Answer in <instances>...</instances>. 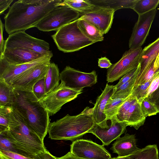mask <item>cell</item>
<instances>
[{
  "instance_id": "6da1fadb",
  "label": "cell",
  "mask_w": 159,
  "mask_h": 159,
  "mask_svg": "<svg viewBox=\"0 0 159 159\" xmlns=\"http://www.w3.org/2000/svg\"><path fill=\"white\" fill-rule=\"evenodd\" d=\"M63 3L61 0H19L9 7L4 17V26L9 35L35 27L57 6Z\"/></svg>"
},
{
  "instance_id": "7a4b0ae2",
  "label": "cell",
  "mask_w": 159,
  "mask_h": 159,
  "mask_svg": "<svg viewBox=\"0 0 159 159\" xmlns=\"http://www.w3.org/2000/svg\"><path fill=\"white\" fill-rule=\"evenodd\" d=\"M15 95L12 107L19 113L33 131L43 142L50 122L48 111L43 107L32 91L14 89Z\"/></svg>"
},
{
  "instance_id": "3957f363",
  "label": "cell",
  "mask_w": 159,
  "mask_h": 159,
  "mask_svg": "<svg viewBox=\"0 0 159 159\" xmlns=\"http://www.w3.org/2000/svg\"><path fill=\"white\" fill-rule=\"evenodd\" d=\"M93 108L86 107L75 116L67 114L63 117L51 122L48 133L53 140L74 141L81 137L96 124L92 115Z\"/></svg>"
},
{
  "instance_id": "277c9868",
  "label": "cell",
  "mask_w": 159,
  "mask_h": 159,
  "mask_svg": "<svg viewBox=\"0 0 159 159\" xmlns=\"http://www.w3.org/2000/svg\"><path fill=\"white\" fill-rule=\"evenodd\" d=\"M13 115L9 130L19 148L30 157L47 150L39 137L26 125L18 111L13 107Z\"/></svg>"
},
{
  "instance_id": "5b68a950",
  "label": "cell",
  "mask_w": 159,
  "mask_h": 159,
  "mask_svg": "<svg viewBox=\"0 0 159 159\" xmlns=\"http://www.w3.org/2000/svg\"><path fill=\"white\" fill-rule=\"evenodd\" d=\"M78 20L64 26L52 36L60 51L66 53L74 52L95 43L84 34L78 25Z\"/></svg>"
},
{
  "instance_id": "8992f818",
  "label": "cell",
  "mask_w": 159,
  "mask_h": 159,
  "mask_svg": "<svg viewBox=\"0 0 159 159\" xmlns=\"http://www.w3.org/2000/svg\"><path fill=\"white\" fill-rule=\"evenodd\" d=\"M80 16V13L63 3L51 11L36 27L43 31H57L64 26L78 19Z\"/></svg>"
},
{
  "instance_id": "52a82bcc",
  "label": "cell",
  "mask_w": 159,
  "mask_h": 159,
  "mask_svg": "<svg viewBox=\"0 0 159 159\" xmlns=\"http://www.w3.org/2000/svg\"><path fill=\"white\" fill-rule=\"evenodd\" d=\"M83 90H76L66 87L61 82L58 86L46 94L39 101L42 106L53 116L60 110L66 103L76 98Z\"/></svg>"
},
{
  "instance_id": "ba28073f",
  "label": "cell",
  "mask_w": 159,
  "mask_h": 159,
  "mask_svg": "<svg viewBox=\"0 0 159 159\" xmlns=\"http://www.w3.org/2000/svg\"><path fill=\"white\" fill-rule=\"evenodd\" d=\"M18 48L30 50L42 54L52 52L50 50L48 43L33 37L25 31H20L9 34L5 41L4 49Z\"/></svg>"
},
{
  "instance_id": "9c48e42d",
  "label": "cell",
  "mask_w": 159,
  "mask_h": 159,
  "mask_svg": "<svg viewBox=\"0 0 159 159\" xmlns=\"http://www.w3.org/2000/svg\"><path fill=\"white\" fill-rule=\"evenodd\" d=\"M142 48L129 49L123 55L121 59L108 69L106 75L108 83H112L137 68L140 63Z\"/></svg>"
},
{
  "instance_id": "30bf717a",
  "label": "cell",
  "mask_w": 159,
  "mask_h": 159,
  "mask_svg": "<svg viewBox=\"0 0 159 159\" xmlns=\"http://www.w3.org/2000/svg\"><path fill=\"white\" fill-rule=\"evenodd\" d=\"M97 75L93 70L86 73L66 66L60 73V79L65 86L76 90H83L85 87H91L97 82Z\"/></svg>"
},
{
  "instance_id": "8fae6325",
  "label": "cell",
  "mask_w": 159,
  "mask_h": 159,
  "mask_svg": "<svg viewBox=\"0 0 159 159\" xmlns=\"http://www.w3.org/2000/svg\"><path fill=\"white\" fill-rule=\"evenodd\" d=\"M157 11L156 8L139 15L138 20L134 26L129 39V49H135L142 47L148 35Z\"/></svg>"
},
{
  "instance_id": "7c38bea8",
  "label": "cell",
  "mask_w": 159,
  "mask_h": 159,
  "mask_svg": "<svg viewBox=\"0 0 159 159\" xmlns=\"http://www.w3.org/2000/svg\"><path fill=\"white\" fill-rule=\"evenodd\" d=\"M70 152L74 155L85 159H111L110 153L103 146L91 140L76 139L70 145Z\"/></svg>"
},
{
  "instance_id": "4fadbf2b",
  "label": "cell",
  "mask_w": 159,
  "mask_h": 159,
  "mask_svg": "<svg viewBox=\"0 0 159 159\" xmlns=\"http://www.w3.org/2000/svg\"><path fill=\"white\" fill-rule=\"evenodd\" d=\"M52 53L33 61L24 64L13 65L0 58V79L11 86L30 69L42 62L51 59Z\"/></svg>"
},
{
  "instance_id": "5bb4252c",
  "label": "cell",
  "mask_w": 159,
  "mask_h": 159,
  "mask_svg": "<svg viewBox=\"0 0 159 159\" xmlns=\"http://www.w3.org/2000/svg\"><path fill=\"white\" fill-rule=\"evenodd\" d=\"M50 60L40 63L30 69L11 86L16 89L32 91L35 84L45 76L51 63Z\"/></svg>"
},
{
  "instance_id": "9a60e30c",
  "label": "cell",
  "mask_w": 159,
  "mask_h": 159,
  "mask_svg": "<svg viewBox=\"0 0 159 159\" xmlns=\"http://www.w3.org/2000/svg\"><path fill=\"white\" fill-rule=\"evenodd\" d=\"M115 11L111 8L98 6L91 11L80 13V18L94 25L104 35L107 33L111 27Z\"/></svg>"
},
{
  "instance_id": "2e32d148",
  "label": "cell",
  "mask_w": 159,
  "mask_h": 159,
  "mask_svg": "<svg viewBox=\"0 0 159 159\" xmlns=\"http://www.w3.org/2000/svg\"><path fill=\"white\" fill-rule=\"evenodd\" d=\"M110 121L111 124L107 127L102 128L95 124L89 132L100 139L103 146H108L113 140L120 137L128 126L125 122H118L116 119Z\"/></svg>"
},
{
  "instance_id": "e0dca14e",
  "label": "cell",
  "mask_w": 159,
  "mask_h": 159,
  "mask_svg": "<svg viewBox=\"0 0 159 159\" xmlns=\"http://www.w3.org/2000/svg\"><path fill=\"white\" fill-rule=\"evenodd\" d=\"M52 53L42 54L33 51L18 48L13 49H4L3 58L11 65H18L25 64L37 60L44 56Z\"/></svg>"
},
{
  "instance_id": "ac0fdd59",
  "label": "cell",
  "mask_w": 159,
  "mask_h": 159,
  "mask_svg": "<svg viewBox=\"0 0 159 159\" xmlns=\"http://www.w3.org/2000/svg\"><path fill=\"white\" fill-rule=\"evenodd\" d=\"M114 85L107 84L101 94L97 99L94 107L93 108L92 115L96 124L100 127H107L104 109L108 100L111 98L114 92Z\"/></svg>"
},
{
  "instance_id": "d6986e66",
  "label": "cell",
  "mask_w": 159,
  "mask_h": 159,
  "mask_svg": "<svg viewBox=\"0 0 159 159\" xmlns=\"http://www.w3.org/2000/svg\"><path fill=\"white\" fill-rule=\"evenodd\" d=\"M136 140L134 134H125L120 137L113 144L111 149L118 157H127L132 155L141 149L136 145Z\"/></svg>"
},
{
  "instance_id": "ffe728a7",
  "label": "cell",
  "mask_w": 159,
  "mask_h": 159,
  "mask_svg": "<svg viewBox=\"0 0 159 159\" xmlns=\"http://www.w3.org/2000/svg\"><path fill=\"white\" fill-rule=\"evenodd\" d=\"M159 54V37L143 49L140 62V70L135 85L141 80L153 61Z\"/></svg>"
},
{
  "instance_id": "44dd1931",
  "label": "cell",
  "mask_w": 159,
  "mask_h": 159,
  "mask_svg": "<svg viewBox=\"0 0 159 159\" xmlns=\"http://www.w3.org/2000/svg\"><path fill=\"white\" fill-rule=\"evenodd\" d=\"M146 118L142 111L141 103L136 98L126 113L125 122L128 126L138 129L144 125Z\"/></svg>"
},
{
  "instance_id": "7402d4cb",
  "label": "cell",
  "mask_w": 159,
  "mask_h": 159,
  "mask_svg": "<svg viewBox=\"0 0 159 159\" xmlns=\"http://www.w3.org/2000/svg\"><path fill=\"white\" fill-rule=\"evenodd\" d=\"M0 150L16 153L27 157L18 146L9 130L0 132Z\"/></svg>"
},
{
  "instance_id": "603a6c76",
  "label": "cell",
  "mask_w": 159,
  "mask_h": 159,
  "mask_svg": "<svg viewBox=\"0 0 159 159\" xmlns=\"http://www.w3.org/2000/svg\"><path fill=\"white\" fill-rule=\"evenodd\" d=\"M60 73L57 65L55 63H51L45 77V94L52 91L59 84Z\"/></svg>"
},
{
  "instance_id": "cb8c5ba5",
  "label": "cell",
  "mask_w": 159,
  "mask_h": 159,
  "mask_svg": "<svg viewBox=\"0 0 159 159\" xmlns=\"http://www.w3.org/2000/svg\"><path fill=\"white\" fill-rule=\"evenodd\" d=\"M96 6L111 8L115 11L122 8L132 9L138 0H90Z\"/></svg>"
},
{
  "instance_id": "d4e9b609",
  "label": "cell",
  "mask_w": 159,
  "mask_h": 159,
  "mask_svg": "<svg viewBox=\"0 0 159 159\" xmlns=\"http://www.w3.org/2000/svg\"><path fill=\"white\" fill-rule=\"evenodd\" d=\"M78 19V25L87 38L95 43L103 40V34L97 28L85 20Z\"/></svg>"
},
{
  "instance_id": "484cf974",
  "label": "cell",
  "mask_w": 159,
  "mask_h": 159,
  "mask_svg": "<svg viewBox=\"0 0 159 159\" xmlns=\"http://www.w3.org/2000/svg\"><path fill=\"white\" fill-rule=\"evenodd\" d=\"M15 100L14 88L0 79V107H12Z\"/></svg>"
},
{
  "instance_id": "4316f807",
  "label": "cell",
  "mask_w": 159,
  "mask_h": 159,
  "mask_svg": "<svg viewBox=\"0 0 159 159\" xmlns=\"http://www.w3.org/2000/svg\"><path fill=\"white\" fill-rule=\"evenodd\" d=\"M130 96L127 98L113 99L110 98L108 100L104 109V113L107 120L116 119V115L120 108L129 99Z\"/></svg>"
},
{
  "instance_id": "83f0119b",
  "label": "cell",
  "mask_w": 159,
  "mask_h": 159,
  "mask_svg": "<svg viewBox=\"0 0 159 159\" xmlns=\"http://www.w3.org/2000/svg\"><path fill=\"white\" fill-rule=\"evenodd\" d=\"M63 3L80 13L90 12L98 7L90 0H65Z\"/></svg>"
},
{
  "instance_id": "f1b7e54d",
  "label": "cell",
  "mask_w": 159,
  "mask_h": 159,
  "mask_svg": "<svg viewBox=\"0 0 159 159\" xmlns=\"http://www.w3.org/2000/svg\"><path fill=\"white\" fill-rule=\"evenodd\" d=\"M138 74H137L134 76L119 88L114 89L111 98L113 99L127 98L129 96L134 88Z\"/></svg>"
},
{
  "instance_id": "f546056e",
  "label": "cell",
  "mask_w": 159,
  "mask_h": 159,
  "mask_svg": "<svg viewBox=\"0 0 159 159\" xmlns=\"http://www.w3.org/2000/svg\"><path fill=\"white\" fill-rule=\"evenodd\" d=\"M158 150L156 144L148 145L129 156L130 159H159Z\"/></svg>"
},
{
  "instance_id": "4dcf8cb0",
  "label": "cell",
  "mask_w": 159,
  "mask_h": 159,
  "mask_svg": "<svg viewBox=\"0 0 159 159\" xmlns=\"http://www.w3.org/2000/svg\"><path fill=\"white\" fill-rule=\"evenodd\" d=\"M159 4V0H138L132 9L139 15L157 8Z\"/></svg>"
},
{
  "instance_id": "1f68e13d",
  "label": "cell",
  "mask_w": 159,
  "mask_h": 159,
  "mask_svg": "<svg viewBox=\"0 0 159 159\" xmlns=\"http://www.w3.org/2000/svg\"><path fill=\"white\" fill-rule=\"evenodd\" d=\"M13 115L12 107H0V132L9 130Z\"/></svg>"
},
{
  "instance_id": "d6a6232c",
  "label": "cell",
  "mask_w": 159,
  "mask_h": 159,
  "mask_svg": "<svg viewBox=\"0 0 159 159\" xmlns=\"http://www.w3.org/2000/svg\"><path fill=\"white\" fill-rule=\"evenodd\" d=\"M158 71H159V54L152 62L142 78L136 84L134 85V88L148 81Z\"/></svg>"
},
{
  "instance_id": "836d02e7",
  "label": "cell",
  "mask_w": 159,
  "mask_h": 159,
  "mask_svg": "<svg viewBox=\"0 0 159 159\" xmlns=\"http://www.w3.org/2000/svg\"><path fill=\"white\" fill-rule=\"evenodd\" d=\"M154 76L148 81L139 85L133 89L131 94L140 103H141L145 98L149 87Z\"/></svg>"
},
{
  "instance_id": "e575fe53",
  "label": "cell",
  "mask_w": 159,
  "mask_h": 159,
  "mask_svg": "<svg viewBox=\"0 0 159 159\" xmlns=\"http://www.w3.org/2000/svg\"><path fill=\"white\" fill-rule=\"evenodd\" d=\"M135 99L131 94L129 99L121 106L116 116V119L118 122H125L126 113Z\"/></svg>"
},
{
  "instance_id": "d590c367",
  "label": "cell",
  "mask_w": 159,
  "mask_h": 159,
  "mask_svg": "<svg viewBox=\"0 0 159 159\" xmlns=\"http://www.w3.org/2000/svg\"><path fill=\"white\" fill-rule=\"evenodd\" d=\"M141 107L144 116L146 117L156 115L158 113L154 104L145 98L141 103Z\"/></svg>"
},
{
  "instance_id": "8d00e7d4",
  "label": "cell",
  "mask_w": 159,
  "mask_h": 159,
  "mask_svg": "<svg viewBox=\"0 0 159 159\" xmlns=\"http://www.w3.org/2000/svg\"><path fill=\"white\" fill-rule=\"evenodd\" d=\"M45 77L36 83L33 88L32 92L39 100L46 95L45 82Z\"/></svg>"
},
{
  "instance_id": "74e56055",
  "label": "cell",
  "mask_w": 159,
  "mask_h": 159,
  "mask_svg": "<svg viewBox=\"0 0 159 159\" xmlns=\"http://www.w3.org/2000/svg\"><path fill=\"white\" fill-rule=\"evenodd\" d=\"M0 159H34L18 153L0 150Z\"/></svg>"
},
{
  "instance_id": "f35d334b",
  "label": "cell",
  "mask_w": 159,
  "mask_h": 159,
  "mask_svg": "<svg viewBox=\"0 0 159 159\" xmlns=\"http://www.w3.org/2000/svg\"><path fill=\"white\" fill-rule=\"evenodd\" d=\"M140 70V63L138 67L124 75L120 80L118 83L114 85V89H117L129 80L134 76L139 73Z\"/></svg>"
},
{
  "instance_id": "ab89813d",
  "label": "cell",
  "mask_w": 159,
  "mask_h": 159,
  "mask_svg": "<svg viewBox=\"0 0 159 159\" xmlns=\"http://www.w3.org/2000/svg\"><path fill=\"white\" fill-rule=\"evenodd\" d=\"M159 85V71L154 75L153 79L149 87L146 96L147 98L151 95L158 88Z\"/></svg>"
},
{
  "instance_id": "60d3db41",
  "label": "cell",
  "mask_w": 159,
  "mask_h": 159,
  "mask_svg": "<svg viewBox=\"0 0 159 159\" xmlns=\"http://www.w3.org/2000/svg\"><path fill=\"white\" fill-rule=\"evenodd\" d=\"M33 158L34 159H57V157L52 155L47 150L37 154Z\"/></svg>"
},
{
  "instance_id": "b9f144b4",
  "label": "cell",
  "mask_w": 159,
  "mask_h": 159,
  "mask_svg": "<svg viewBox=\"0 0 159 159\" xmlns=\"http://www.w3.org/2000/svg\"><path fill=\"white\" fill-rule=\"evenodd\" d=\"M98 66L101 68H109L112 65L110 61L106 57H101L98 59Z\"/></svg>"
},
{
  "instance_id": "7bdbcfd3",
  "label": "cell",
  "mask_w": 159,
  "mask_h": 159,
  "mask_svg": "<svg viewBox=\"0 0 159 159\" xmlns=\"http://www.w3.org/2000/svg\"><path fill=\"white\" fill-rule=\"evenodd\" d=\"M0 23V57H1L3 56L5 41L4 40L3 35L4 26L1 19Z\"/></svg>"
},
{
  "instance_id": "ee69618b",
  "label": "cell",
  "mask_w": 159,
  "mask_h": 159,
  "mask_svg": "<svg viewBox=\"0 0 159 159\" xmlns=\"http://www.w3.org/2000/svg\"><path fill=\"white\" fill-rule=\"evenodd\" d=\"M13 0H0V14L3 13L4 11L10 7Z\"/></svg>"
},
{
  "instance_id": "f6af8a7d",
  "label": "cell",
  "mask_w": 159,
  "mask_h": 159,
  "mask_svg": "<svg viewBox=\"0 0 159 159\" xmlns=\"http://www.w3.org/2000/svg\"><path fill=\"white\" fill-rule=\"evenodd\" d=\"M57 159H85L79 157L72 153L70 152L65 155L60 157H57Z\"/></svg>"
},
{
  "instance_id": "bcb514c9",
  "label": "cell",
  "mask_w": 159,
  "mask_h": 159,
  "mask_svg": "<svg viewBox=\"0 0 159 159\" xmlns=\"http://www.w3.org/2000/svg\"><path fill=\"white\" fill-rule=\"evenodd\" d=\"M159 95V85L157 89L151 95L147 98L148 100L153 103Z\"/></svg>"
},
{
  "instance_id": "7dc6e473",
  "label": "cell",
  "mask_w": 159,
  "mask_h": 159,
  "mask_svg": "<svg viewBox=\"0 0 159 159\" xmlns=\"http://www.w3.org/2000/svg\"><path fill=\"white\" fill-rule=\"evenodd\" d=\"M153 103L156 108L158 113H159V95L154 100Z\"/></svg>"
},
{
  "instance_id": "c3c4849f",
  "label": "cell",
  "mask_w": 159,
  "mask_h": 159,
  "mask_svg": "<svg viewBox=\"0 0 159 159\" xmlns=\"http://www.w3.org/2000/svg\"><path fill=\"white\" fill-rule=\"evenodd\" d=\"M111 159H130V157L129 156L124 157H118L112 158Z\"/></svg>"
},
{
  "instance_id": "681fc988",
  "label": "cell",
  "mask_w": 159,
  "mask_h": 159,
  "mask_svg": "<svg viewBox=\"0 0 159 159\" xmlns=\"http://www.w3.org/2000/svg\"></svg>"
}]
</instances>
